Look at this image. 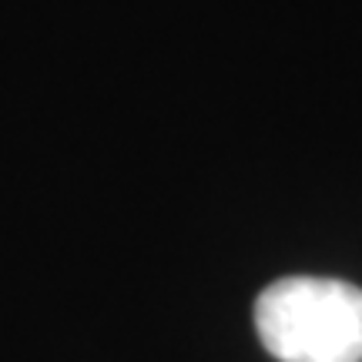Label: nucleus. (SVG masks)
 Returning a JSON list of instances; mask_svg holds the SVG:
<instances>
[{
    "label": "nucleus",
    "mask_w": 362,
    "mask_h": 362,
    "mask_svg": "<svg viewBox=\"0 0 362 362\" xmlns=\"http://www.w3.org/2000/svg\"><path fill=\"white\" fill-rule=\"evenodd\" d=\"M262 346L279 362H362V288L288 275L255 302Z\"/></svg>",
    "instance_id": "f257e3e1"
}]
</instances>
